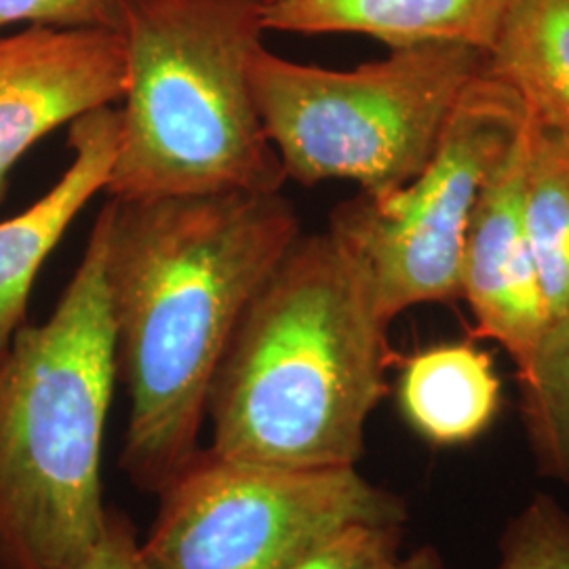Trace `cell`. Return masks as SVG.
Returning a JSON list of instances; mask_svg holds the SVG:
<instances>
[{"label":"cell","instance_id":"30bf717a","mask_svg":"<svg viewBox=\"0 0 569 569\" xmlns=\"http://www.w3.org/2000/svg\"><path fill=\"white\" fill-rule=\"evenodd\" d=\"M121 142V110L103 106L70 122L72 161L41 199L0 222V355L23 326L34 279L68 226L106 192Z\"/></svg>","mask_w":569,"mask_h":569},{"label":"cell","instance_id":"5b68a950","mask_svg":"<svg viewBox=\"0 0 569 569\" xmlns=\"http://www.w3.org/2000/svg\"><path fill=\"white\" fill-rule=\"evenodd\" d=\"M486 58L468 44L428 42L329 70L284 60L262 44L249 61V82L287 180H346L385 201L427 167Z\"/></svg>","mask_w":569,"mask_h":569},{"label":"cell","instance_id":"8fae6325","mask_svg":"<svg viewBox=\"0 0 569 569\" xmlns=\"http://www.w3.org/2000/svg\"><path fill=\"white\" fill-rule=\"evenodd\" d=\"M510 0H262L266 32L366 34L401 49L468 44L488 56Z\"/></svg>","mask_w":569,"mask_h":569},{"label":"cell","instance_id":"6da1fadb","mask_svg":"<svg viewBox=\"0 0 569 569\" xmlns=\"http://www.w3.org/2000/svg\"><path fill=\"white\" fill-rule=\"evenodd\" d=\"M106 211L117 369L129 392L122 472L157 493L199 451L207 390L244 306L302 234L281 192H218Z\"/></svg>","mask_w":569,"mask_h":569},{"label":"cell","instance_id":"8992f818","mask_svg":"<svg viewBox=\"0 0 569 569\" xmlns=\"http://www.w3.org/2000/svg\"><path fill=\"white\" fill-rule=\"evenodd\" d=\"M142 552L152 569H281L348 523L407 521L357 467H279L199 449L159 491Z\"/></svg>","mask_w":569,"mask_h":569},{"label":"cell","instance_id":"e0dca14e","mask_svg":"<svg viewBox=\"0 0 569 569\" xmlns=\"http://www.w3.org/2000/svg\"><path fill=\"white\" fill-rule=\"evenodd\" d=\"M403 526L348 523L329 531L281 569H397Z\"/></svg>","mask_w":569,"mask_h":569},{"label":"cell","instance_id":"ffe728a7","mask_svg":"<svg viewBox=\"0 0 569 569\" xmlns=\"http://www.w3.org/2000/svg\"><path fill=\"white\" fill-rule=\"evenodd\" d=\"M397 569H446V563L437 549L422 547V549L409 552L407 557H401Z\"/></svg>","mask_w":569,"mask_h":569},{"label":"cell","instance_id":"4fadbf2b","mask_svg":"<svg viewBox=\"0 0 569 569\" xmlns=\"http://www.w3.org/2000/svg\"><path fill=\"white\" fill-rule=\"evenodd\" d=\"M486 72L521 98L533 124L569 131V0H510Z\"/></svg>","mask_w":569,"mask_h":569},{"label":"cell","instance_id":"3957f363","mask_svg":"<svg viewBox=\"0 0 569 569\" xmlns=\"http://www.w3.org/2000/svg\"><path fill=\"white\" fill-rule=\"evenodd\" d=\"M117 376L102 207L49 319L0 355V569H81L100 540Z\"/></svg>","mask_w":569,"mask_h":569},{"label":"cell","instance_id":"5bb4252c","mask_svg":"<svg viewBox=\"0 0 569 569\" xmlns=\"http://www.w3.org/2000/svg\"><path fill=\"white\" fill-rule=\"evenodd\" d=\"M526 226L549 321L569 310V131L528 119Z\"/></svg>","mask_w":569,"mask_h":569},{"label":"cell","instance_id":"9a60e30c","mask_svg":"<svg viewBox=\"0 0 569 569\" xmlns=\"http://www.w3.org/2000/svg\"><path fill=\"white\" fill-rule=\"evenodd\" d=\"M517 378L538 468L569 488V310L547 323L529 366Z\"/></svg>","mask_w":569,"mask_h":569},{"label":"cell","instance_id":"d6986e66","mask_svg":"<svg viewBox=\"0 0 569 569\" xmlns=\"http://www.w3.org/2000/svg\"><path fill=\"white\" fill-rule=\"evenodd\" d=\"M81 569H152L142 552V542L129 517L108 510L102 536Z\"/></svg>","mask_w":569,"mask_h":569},{"label":"cell","instance_id":"9c48e42d","mask_svg":"<svg viewBox=\"0 0 569 569\" xmlns=\"http://www.w3.org/2000/svg\"><path fill=\"white\" fill-rule=\"evenodd\" d=\"M526 152L528 121L479 192L460 260V298L472 310L475 331L509 352L517 376L549 323L526 226Z\"/></svg>","mask_w":569,"mask_h":569},{"label":"cell","instance_id":"ba28073f","mask_svg":"<svg viewBox=\"0 0 569 569\" xmlns=\"http://www.w3.org/2000/svg\"><path fill=\"white\" fill-rule=\"evenodd\" d=\"M124 91V42L117 30L26 26L0 37V203L21 157L61 124Z\"/></svg>","mask_w":569,"mask_h":569},{"label":"cell","instance_id":"277c9868","mask_svg":"<svg viewBox=\"0 0 569 569\" xmlns=\"http://www.w3.org/2000/svg\"><path fill=\"white\" fill-rule=\"evenodd\" d=\"M121 34L112 199L281 192L287 173L249 82L262 0H136Z\"/></svg>","mask_w":569,"mask_h":569},{"label":"cell","instance_id":"52a82bcc","mask_svg":"<svg viewBox=\"0 0 569 569\" xmlns=\"http://www.w3.org/2000/svg\"><path fill=\"white\" fill-rule=\"evenodd\" d=\"M526 121L521 98L483 70L468 82L413 182L385 201L359 192L331 211L327 230L367 266L388 323L411 306L460 298L472 209Z\"/></svg>","mask_w":569,"mask_h":569},{"label":"cell","instance_id":"7a4b0ae2","mask_svg":"<svg viewBox=\"0 0 569 569\" xmlns=\"http://www.w3.org/2000/svg\"><path fill=\"white\" fill-rule=\"evenodd\" d=\"M367 266L300 234L258 287L207 390L211 449L279 467H357L395 361Z\"/></svg>","mask_w":569,"mask_h":569},{"label":"cell","instance_id":"7c38bea8","mask_svg":"<svg viewBox=\"0 0 569 569\" xmlns=\"http://www.w3.org/2000/svg\"><path fill=\"white\" fill-rule=\"evenodd\" d=\"M399 407L432 446H462L488 430L500 407V380L486 350L430 346L403 363Z\"/></svg>","mask_w":569,"mask_h":569},{"label":"cell","instance_id":"ac0fdd59","mask_svg":"<svg viewBox=\"0 0 569 569\" xmlns=\"http://www.w3.org/2000/svg\"><path fill=\"white\" fill-rule=\"evenodd\" d=\"M136 0H0V30L51 26L121 32Z\"/></svg>","mask_w":569,"mask_h":569},{"label":"cell","instance_id":"2e32d148","mask_svg":"<svg viewBox=\"0 0 569 569\" xmlns=\"http://www.w3.org/2000/svg\"><path fill=\"white\" fill-rule=\"evenodd\" d=\"M496 569H569L568 512L536 496L505 529Z\"/></svg>","mask_w":569,"mask_h":569}]
</instances>
